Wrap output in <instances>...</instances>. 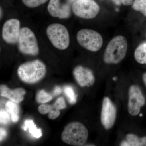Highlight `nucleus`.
<instances>
[{
  "label": "nucleus",
  "instance_id": "7c9ffc66",
  "mask_svg": "<svg viewBox=\"0 0 146 146\" xmlns=\"http://www.w3.org/2000/svg\"></svg>",
  "mask_w": 146,
  "mask_h": 146
},
{
  "label": "nucleus",
  "instance_id": "aec40b11",
  "mask_svg": "<svg viewBox=\"0 0 146 146\" xmlns=\"http://www.w3.org/2000/svg\"><path fill=\"white\" fill-rule=\"evenodd\" d=\"M132 7L134 10L141 12L146 17V0H134Z\"/></svg>",
  "mask_w": 146,
  "mask_h": 146
},
{
  "label": "nucleus",
  "instance_id": "4be33fe9",
  "mask_svg": "<svg viewBox=\"0 0 146 146\" xmlns=\"http://www.w3.org/2000/svg\"><path fill=\"white\" fill-rule=\"evenodd\" d=\"M48 1V0H22L24 5L31 8L38 7L47 2Z\"/></svg>",
  "mask_w": 146,
  "mask_h": 146
},
{
  "label": "nucleus",
  "instance_id": "5701e85b",
  "mask_svg": "<svg viewBox=\"0 0 146 146\" xmlns=\"http://www.w3.org/2000/svg\"><path fill=\"white\" fill-rule=\"evenodd\" d=\"M11 117L6 110H1L0 112V121L1 124H8L10 122Z\"/></svg>",
  "mask_w": 146,
  "mask_h": 146
},
{
  "label": "nucleus",
  "instance_id": "cd10ccee",
  "mask_svg": "<svg viewBox=\"0 0 146 146\" xmlns=\"http://www.w3.org/2000/svg\"><path fill=\"white\" fill-rule=\"evenodd\" d=\"M143 79L144 83L146 86V72L143 74Z\"/></svg>",
  "mask_w": 146,
  "mask_h": 146
},
{
  "label": "nucleus",
  "instance_id": "f257e3e1",
  "mask_svg": "<svg viewBox=\"0 0 146 146\" xmlns=\"http://www.w3.org/2000/svg\"><path fill=\"white\" fill-rule=\"evenodd\" d=\"M46 74V66L39 59L22 63L17 70V75L20 80L28 84L38 83L44 78Z\"/></svg>",
  "mask_w": 146,
  "mask_h": 146
},
{
  "label": "nucleus",
  "instance_id": "6ab92c4d",
  "mask_svg": "<svg viewBox=\"0 0 146 146\" xmlns=\"http://www.w3.org/2000/svg\"><path fill=\"white\" fill-rule=\"evenodd\" d=\"M52 99V96L48 94L44 90H41L38 91L36 94L35 98L36 102L38 103L42 104H46L50 101Z\"/></svg>",
  "mask_w": 146,
  "mask_h": 146
},
{
  "label": "nucleus",
  "instance_id": "7ed1b4c3",
  "mask_svg": "<svg viewBox=\"0 0 146 146\" xmlns=\"http://www.w3.org/2000/svg\"><path fill=\"white\" fill-rule=\"evenodd\" d=\"M89 132L86 127L79 122L68 123L61 133L62 141L65 143L74 146H83L86 143Z\"/></svg>",
  "mask_w": 146,
  "mask_h": 146
},
{
  "label": "nucleus",
  "instance_id": "423d86ee",
  "mask_svg": "<svg viewBox=\"0 0 146 146\" xmlns=\"http://www.w3.org/2000/svg\"><path fill=\"white\" fill-rule=\"evenodd\" d=\"M76 39L79 44L84 48L94 52L100 49L103 42L102 37L99 33L88 29L79 31Z\"/></svg>",
  "mask_w": 146,
  "mask_h": 146
},
{
  "label": "nucleus",
  "instance_id": "4468645a",
  "mask_svg": "<svg viewBox=\"0 0 146 146\" xmlns=\"http://www.w3.org/2000/svg\"><path fill=\"white\" fill-rule=\"evenodd\" d=\"M26 94V91L22 88L10 89L5 84L0 86V95L1 96L5 97L11 101L20 103L24 100V96Z\"/></svg>",
  "mask_w": 146,
  "mask_h": 146
},
{
  "label": "nucleus",
  "instance_id": "c756f323",
  "mask_svg": "<svg viewBox=\"0 0 146 146\" xmlns=\"http://www.w3.org/2000/svg\"><path fill=\"white\" fill-rule=\"evenodd\" d=\"M113 80H115V81H116V80H117V78L115 77L113 78Z\"/></svg>",
  "mask_w": 146,
  "mask_h": 146
},
{
  "label": "nucleus",
  "instance_id": "39448f33",
  "mask_svg": "<svg viewBox=\"0 0 146 146\" xmlns=\"http://www.w3.org/2000/svg\"><path fill=\"white\" fill-rule=\"evenodd\" d=\"M17 44L19 52L23 54L33 56L39 54V48L36 36L27 27L21 28Z\"/></svg>",
  "mask_w": 146,
  "mask_h": 146
},
{
  "label": "nucleus",
  "instance_id": "f8f14e48",
  "mask_svg": "<svg viewBox=\"0 0 146 146\" xmlns=\"http://www.w3.org/2000/svg\"><path fill=\"white\" fill-rule=\"evenodd\" d=\"M66 108V102L63 97L57 98L52 105L44 104L40 105L38 108L39 113L42 115L48 114V117L50 120L57 119L60 114V110Z\"/></svg>",
  "mask_w": 146,
  "mask_h": 146
},
{
  "label": "nucleus",
  "instance_id": "a211bd4d",
  "mask_svg": "<svg viewBox=\"0 0 146 146\" xmlns=\"http://www.w3.org/2000/svg\"><path fill=\"white\" fill-rule=\"evenodd\" d=\"M22 128L25 131L29 129V132L35 138H39L43 135L42 130L40 129L36 128V125L33 120H26Z\"/></svg>",
  "mask_w": 146,
  "mask_h": 146
},
{
  "label": "nucleus",
  "instance_id": "0eeeda50",
  "mask_svg": "<svg viewBox=\"0 0 146 146\" xmlns=\"http://www.w3.org/2000/svg\"><path fill=\"white\" fill-rule=\"evenodd\" d=\"M100 10L99 6L94 0H80L72 5V11L75 15L83 19L95 18Z\"/></svg>",
  "mask_w": 146,
  "mask_h": 146
},
{
  "label": "nucleus",
  "instance_id": "f3484780",
  "mask_svg": "<svg viewBox=\"0 0 146 146\" xmlns=\"http://www.w3.org/2000/svg\"><path fill=\"white\" fill-rule=\"evenodd\" d=\"M134 58L138 63L146 64V42L140 44L135 50Z\"/></svg>",
  "mask_w": 146,
  "mask_h": 146
},
{
  "label": "nucleus",
  "instance_id": "412c9836",
  "mask_svg": "<svg viewBox=\"0 0 146 146\" xmlns=\"http://www.w3.org/2000/svg\"><path fill=\"white\" fill-rule=\"evenodd\" d=\"M64 92L70 104H74L76 102L77 96L75 93L72 87L70 86H65L64 88Z\"/></svg>",
  "mask_w": 146,
  "mask_h": 146
},
{
  "label": "nucleus",
  "instance_id": "9d476101",
  "mask_svg": "<svg viewBox=\"0 0 146 146\" xmlns=\"http://www.w3.org/2000/svg\"><path fill=\"white\" fill-rule=\"evenodd\" d=\"M115 105L108 97H105L102 104L101 121L106 129H109L115 124L117 116Z\"/></svg>",
  "mask_w": 146,
  "mask_h": 146
},
{
  "label": "nucleus",
  "instance_id": "bb28decb",
  "mask_svg": "<svg viewBox=\"0 0 146 146\" xmlns=\"http://www.w3.org/2000/svg\"><path fill=\"white\" fill-rule=\"evenodd\" d=\"M113 2L117 5H120L122 3L121 0H112Z\"/></svg>",
  "mask_w": 146,
  "mask_h": 146
},
{
  "label": "nucleus",
  "instance_id": "ddd939ff",
  "mask_svg": "<svg viewBox=\"0 0 146 146\" xmlns=\"http://www.w3.org/2000/svg\"><path fill=\"white\" fill-rule=\"evenodd\" d=\"M73 75L78 85L81 87L94 85L95 77L90 69L81 65L76 66L73 71Z\"/></svg>",
  "mask_w": 146,
  "mask_h": 146
},
{
  "label": "nucleus",
  "instance_id": "f03ea898",
  "mask_svg": "<svg viewBox=\"0 0 146 146\" xmlns=\"http://www.w3.org/2000/svg\"><path fill=\"white\" fill-rule=\"evenodd\" d=\"M127 43L124 36L118 35L113 38L108 44L103 56L104 63L117 64L125 57L127 50Z\"/></svg>",
  "mask_w": 146,
  "mask_h": 146
},
{
  "label": "nucleus",
  "instance_id": "393cba45",
  "mask_svg": "<svg viewBox=\"0 0 146 146\" xmlns=\"http://www.w3.org/2000/svg\"><path fill=\"white\" fill-rule=\"evenodd\" d=\"M62 89L59 86H57L55 88L53 92V95L54 96H57L61 94Z\"/></svg>",
  "mask_w": 146,
  "mask_h": 146
},
{
  "label": "nucleus",
  "instance_id": "b1692460",
  "mask_svg": "<svg viewBox=\"0 0 146 146\" xmlns=\"http://www.w3.org/2000/svg\"><path fill=\"white\" fill-rule=\"evenodd\" d=\"M0 141L1 142L3 141L4 139L5 138L6 136H7V131H6L5 129L1 127L0 129Z\"/></svg>",
  "mask_w": 146,
  "mask_h": 146
},
{
  "label": "nucleus",
  "instance_id": "6e6552de",
  "mask_svg": "<svg viewBox=\"0 0 146 146\" xmlns=\"http://www.w3.org/2000/svg\"><path fill=\"white\" fill-rule=\"evenodd\" d=\"M21 28V22L18 19L12 18L6 21L2 29L3 40L9 45L17 44Z\"/></svg>",
  "mask_w": 146,
  "mask_h": 146
},
{
  "label": "nucleus",
  "instance_id": "dca6fc26",
  "mask_svg": "<svg viewBox=\"0 0 146 146\" xmlns=\"http://www.w3.org/2000/svg\"><path fill=\"white\" fill-rule=\"evenodd\" d=\"M17 103L9 101L6 103L5 110L10 114L13 122L16 123L20 119V108Z\"/></svg>",
  "mask_w": 146,
  "mask_h": 146
},
{
  "label": "nucleus",
  "instance_id": "9b49d317",
  "mask_svg": "<svg viewBox=\"0 0 146 146\" xmlns=\"http://www.w3.org/2000/svg\"><path fill=\"white\" fill-rule=\"evenodd\" d=\"M71 4L67 1L61 3L60 0H50L47 9L51 16L59 19H66L71 15Z\"/></svg>",
  "mask_w": 146,
  "mask_h": 146
},
{
  "label": "nucleus",
  "instance_id": "2eb2a0df",
  "mask_svg": "<svg viewBox=\"0 0 146 146\" xmlns=\"http://www.w3.org/2000/svg\"><path fill=\"white\" fill-rule=\"evenodd\" d=\"M122 146H146V136L139 137L133 133H129L126 140L120 144Z\"/></svg>",
  "mask_w": 146,
  "mask_h": 146
},
{
  "label": "nucleus",
  "instance_id": "a878e982",
  "mask_svg": "<svg viewBox=\"0 0 146 146\" xmlns=\"http://www.w3.org/2000/svg\"><path fill=\"white\" fill-rule=\"evenodd\" d=\"M133 0H121L122 3L126 6L130 5L132 4Z\"/></svg>",
  "mask_w": 146,
  "mask_h": 146
},
{
  "label": "nucleus",
  "instance_id": "20e7f679",
  "mask_svg": "<svg viewBox=\"0 0 146 146\" xmlns=\"http://www.w3.org/2000/svg\"><path fill=\"white\" fill-rule=\"evenodd\" d=\"M47 37L54 48L63 50L70 44V36L68 29L62 24H50L46 30Z\"/></svg>",
  "mask_w": 146,
  "mask_h": 146
},
{
  "label": "nucleus",
  "instance_id": "1a4fd4ad",
  "mask_svg": "<svg viewBox=\"0 0 146 146\" xmlns=\"http://www.w3.org/2000/svg\"><path fill=\"white\" fill-rule=\"evenodd\" d=\"M128 94V111L131 116H137L140 113L141 108L145 104V98L141 89L136 85L130 86Z\"/></svg>",
  "mask_w": 146,
  "mask_h": 146
},
{
  "label": "nucleus",
  "instance_id": "c85d7f7f",
  "mask_svg": "<svg viewBox=\"0 0 146 146\" xmlns=\"http://www.w3.org/2000/svg\"><path fill=\"white\" fill-rule=\"evenodd\" d=\"M78 1H80V0H67V1L70 3L71 4H72V5L74 3Z\"/></svg>",
  "mask_w": 146,
  "mask_h": 146
}]
</instances>
